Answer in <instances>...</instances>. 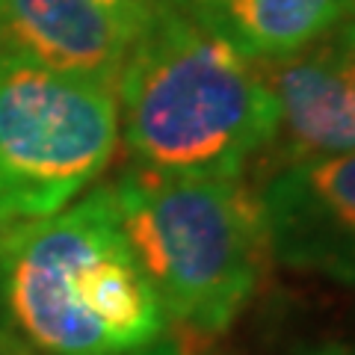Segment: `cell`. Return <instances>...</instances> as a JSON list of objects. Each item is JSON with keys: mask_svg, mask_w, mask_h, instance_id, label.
<instances>
[{"mask_svg": "<svg viewBox=\"0 0 355 355\" xmlns=\"http://www.w3.org/2000/svg\"><path fill=\"white\" fill-rule=\"evenodd\" d=\"M116 101L130 166L163 175L243 178L275 128L254 65L181 6L160 9L133 39Z\"/></svg>", "mask_w": 355, "mask_h": 355, "instance_id": "1", "label": "cell"}, {"mask_svg": "<svg viewBox=\"0 0 355 355\" xmlns=\"http://www.w3.org/2000/svg\"><path fill=\"white\" fill-rule=\"evenodd\" d=\"M113 187L130 258L184 331L222 335L258 291L266 249L258 193L243 178L121 172Z\"/></svg>", "mask_w": 355, "mask_h": 355, "instance_id": "2", "label": "cell"}, {"mask_svg": "<svg viewBox=\"0 0 355 355\" xmlns=\"http://www.w3.org/2000/svg\"><path fill=\"white\" fill-rule=\"evenodd\" d=\"M116 146L113 83L0 57V231L69 207Z\"/></svg>", "mask_w": 355, "mask_h": 355, "instance_id": "3", "label": "cell"}, {"mask_svg": "<svg viewBox=\"0 0 355 355\" xmlns=\"http://www.w3.org/2000/svg\"><path fill=\"white\" fill-rule=\"evenodd\" d=\"M121 240L113 187L18 228L0 231V296L12 326L42 355H113L77 302V272Z\"/></svg>", "mask_w": 355, "mask_h": 355, "instance_id": "4", "label": "cell"}, {"mask_svg": "<svg viewBox=\"0 0 355 355\" xmlns=\"http://www.w3.org/2000/svg\"><path fill=\"white\" fill-rule=\"evenodd\" d=\"M254 193L275 261L355 287V151L282 169Z\"/></svg>", "mask_w": 355, "mask_h": 355, "instance_id": "5", "label": "cell"}, {"mask_svg": "<svg viewBox=\"0 0 355 355\" xmlns=\"http://www.w3.org/2000/svg\"><path fill=\"white\" fill-rule=\"evenodd\" d=\"M275 104V128L261 154L263 181L282 169L355 151V101L338 36L282 60L252 62Z\"/></svg>", "mask_w": 355, "mask_h": 355, "instance_id": "6", "label": "cell"}, {"mask_svg": "<svg viewBox=\"0 0 355 355\" xmlns=\"http://www.w3.org/2000/svg\"><path fill=\"white\" fill-rule=\"evenodd\" d=\"M139 33L101 0H0V57L113 83Z\"/></svg>", "mask_w": 355, "mask_h": 355, "instance_id": "7", "label": "cell"}, {"mask_svg": "<svg viewBox=\"0 0 355 355\" xmlns=\"http://www.w3.org/2000/svg\"><path fill=\"white\" fill-rule=\"evenodd\" d=\"M243 60H282L355 18V0H181Z\"/></svg>", "mask_w": 355, "mask_h": 355, "instance_id": "8", "label": "cell"}, {"mask_svg": "<svg viewBox=\"0 0 355 355\" xmlns=\"http://www.w3.org/2000/svg\"><path fill=\"white\" fill-rule=\"evenodd\" d=\"M128 355H210L205 349V338L202 335H193V331H184L178 338H160L148 343V347H142L137 352H128Z\"/></svg>", "mask_w": 355, "mask_h": 355, "instance_id": "9", "label": "cell"}, {"mask_svg": "<svg viewBox=\"0 0 355 355\" xmlns=\"http://www.w3.org/2000/svg\"><path fill=\"white\" fill-rule=\"evenodd\" d=\"M338 36V48H340V60H343V74H347V83H349V92H352V101H355V18L340 24L335 30Z\"/></svg>", "mask_w": 355, "mask_h": 355, "instance_id": "10", "label": "cell"}, {"mask_svg": "<svg viewBox=\"0 0 355 355\" xmlns=\"http://www.w3.org/2000/svg\"><path fill=\"white\" fill-rule=\"evenodd\" d=\"M148 3H151L154 9H157V12H160V9H172V6H181V0H148Z\"/></svg>", "mask_w": 355, "mask_h": 355, "instance_id": "11", "label": "cell"}]
</instances>
